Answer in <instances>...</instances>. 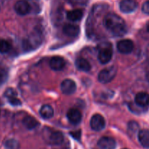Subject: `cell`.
Wrapping results in <instances>:
<instances>
[{"label": "cell", "instance_id": "19", "mask_svg": "<svg viewBox=\"0 0 149 149\" xmlns=\"http://www.w3.org/2000/svg\"><path fill=\"white\" fill-rule=\"evenodd\" d=\"M76 67L78 68L79 70L81 71H85V72H87V71H90L91 69V65H90V63L88 62V61H87L86 59L82 58H79L75 62Z\"/></svg>", "mask_w": 149, "mask_h": 149}, {"label": "cell", "instance_id": "25", "mask_svg": "<svg viewBox=\"0 0 149 149\" xmlns=\"http://www.w3.org/2000/svg\"><path fill=\"white\" fill-rule=\"evenodd\" d=\"M142 11L145 14L149 15V0L143 3L142 6Z\"/></svg>", "mask_w": 149, "mask_h": 149}, {"label": "cell", "instance_id": "18", "mask_svg": "<svg viewBox=\"0 0 149 149\" xmlns=\"http://www.w3.org/2000/svg\"><path fill=\"white\" fill-rule=\"evenodd\" d=\"M40 116L45 119H49L53 116L54 110L49 105H44L39 111Z\"/></svg>", "mask_w": 149, "mask_h": 149}, {"label": "cell", "instance_id": "29", "mask_svg": "<svg viewBox=\"0 0 149 149\" xmlns=\"http://www.w3.org/2000/svg\"><path fill=\"white\" fill-rule=\"evenodd\" d=\"M146 78H147V79H148V81H149V71H148V74H147V75H146Z\"/></svg>", "mask_w": 149, "mask_h": 149}, {"label": "cell", "instance_id": "28", "mask_svg": "<svg viewBox=\"0 0 149 149\" xmlns=\"http://www.w3.org/2000/svg\"><path fill=\"white\" fill-rule=\"evenodd\" d=\"M146 29H147V31L149 32V21L148 22V23H147V25H146Z\"/></svg>", "mask_w": 149, "mask_h": 149}, {"label": "cell", "instance_id": "22", "mask_svg": "<svg viewBox=\"0 0 149 149\" xmlns=\"http://www.w3.org/2000/svg\"><path fill=\"white\" fill-rule=\"evenodd\" d=\"M138 129H139V125H138V124L137 123V122H130L129 125H128V131H129L130 133L134 135V134H135L138 132Z\"/></svg>", "mask_w": 149, "mask_h": 149}, {"label": "cell", "instance_id": "24", "mask_svg": "<svg viewBox=\"0 0 149 149\" xmlns=\"http://www.w3.org/2000/svg\"><path fill=\"white\" fill-rule=\"evenodd\" d=\"M9 103H10L13 106H20L21 105V102L19 99H17L16 97H11V98L8 99Z\"/></svg>", "mask_w": 149, "mask_h": 149}, {"label": "cell", "instance_id": "9", "mask_svg": "<svg viewBox=\"0 0 149 149\" xmlns=\"http://www.w3.org/2000/svg\"><path fill=\"white\" fill-rule=\"evenodd\" d=\"M15 11L19 15H26L29 13L31 10V6L29 3L24 0H19L15 4Z\"/></svg>", "mask_w": 149, "mask_h": 149}, {"label": "cell", "instance_id": "7", "mask_svg": "<svg viewBox=\"0 0 149 149\" xmlns=\"http://www.w3.org/2000/svg\"><path fill=\"white\" fill-rule=\"evenodd\" d=\"M117 49L122 54H129L134 49V44L130 39H123L117 43Z\"/></svg>", "mask_w": 149, "mask_h": 149}, {"label": "cell", "instance_id": "17", "mask_svg": "<svg viewBox=\"0 0 149 149\" xmlns=\"http://www.w3.org/2000/svg\"><path fill=\"white\" fill-rule=\"evenodd\" d=\"M67 19L70 21H78L80 20L83 17V11L79 9L77 10H73L71 11H68L67 13Z\"/></svg>", "mask_w": 149, "mask_h": 149}, {"label": "cell", "instance_id": "20", "mask_svg": "<svg viewBox=\"0 0 149 149\" xmlns=\"http://www.w3.org/2000/svg\"><path fill=\"white\" fill-rule=\"evenodd\" d=\"M11 49V45L9 42L4 39H0V52L7 53Z\"/></svg>", "mask_w": 149, "mask_h": 149}, {"label": "cell", "instance_id": "26", "mask_svg": "<svg viewBox=\"0 0 149 149\" xmlns=\"http://www.w3.org/2000/svg\"><path fill=\"white\" fill-rule=\"evenodd\" d=\"M7 78V74L4 71H0V85L3 83L5 82L6 79Z\"/></svg>", "mask_w": 149, "mask_h": 149}, {"label": "cell", "instance_id": "14", "mask_svg": "<svg viewBox=\"0 0 149 149\" xmlns=\"http://www.w3.org/2000/svg\"><path fill=\"white\" fill-rule=\"evenodd\" d=\"M135 103L141 107H148L149 106V95L146 93H138L135 98Z\"/></svg>", "mask_w": 149, "mask_h": 149}, {"label": "cell", "instance_id": "10", "mask_svg": "<svg viewBox=\"0 0 149 149\" xmlns=\"http://www.w3.org/2000/svg\"><path fill=\"white\" fill-rule=\"evenodd\" d=\"M97 146L100 149H115L116 143V141L111 137H103L98 141Z\"/></svg>", "mask_w": 149, "mask_h": 149}, {"label": "cell", "instance_id": "6", "mask_svg": "<svg viewBox=\"0 0 149 149\" xmlns=\"http://www.w3.org/2000/svg\"><path fill=\"white\" fill-rule=\"evenodd\" d=\"M61 90L63 94L72 95L74 94L77 90V84L73 80L66 79L63 80L61 84Z\"/></svg>", "mask_w": 149, "mask_h": 149}, {"label": "cell", "instance_id": "21", "mask_svg": "<svg viewBox=\"0 0 149 149\" xmlns=\"http://www.w3.org/2000/svg\"><path fill=\"white\" fill-rule=\"evenodd\" d=\"M5 148L7 149H19L20 148V143L18 141L15 139L7 140L4 143Z\"/></svg>", "mask_w": 149, "mask_h": 149}, {"label": "cell", "instance_id": "3", "mask_svg": "<svg viewBox=\"0 0 149 149\" xmlns=\"http://www.w3.org/2000/svg\"><path fill=\"white\" fill-rule=\"evenodd\" d=\"M44 138L48 143L54 146L61 145L64 141V135L62 132L48 128L44 130Z\"/></svg>", "mask_w": 149, "mask_h": 149}, {"label": "cell", "instance_id": "11", "mask_svg": "<svg viewBox=\"0 0 149 149\" xmlns=\"http://www.w3.org/2000/svg\"><path fill=\"white\" fill-rule=\"evenodd\" d=\"M67 118L72 125H78L81 121V113L78 109H71L67 113Z\"/></svg>", "mask_w": 149, "mask_h": 149}, {"label": "cell", "instance_id": "15", "mask_svg": "<svg viewBox=\"0 0 149 149\" xmlns=\"http://www.w3.org/2000/svg\"><path fill=\"white\" fill-rule=\"evenodd\" d=\"M138 141L143 147L149 148V130H141L138 132Z\"/></svg>", "mask_w": 149, "mask_h": 149}, {"label": "cell", "instance_id": "5", "mask_svg": "<svg viewBox=\"0 0 149 149\" xmlns=\"http://www.w3.org/2000/svg\"><path fill=\"white\" fill-rule=\"evenodd\" d=\"M106 121L100 114H95L90 120V127L94 131H100L104 129Z\"/></svg>", "mask_w": 149, "mask_h": 149}, {"label": "cell", "instance_id": "2", "mask_svg": "<svg viewBox=\"0 0 149 149\" xmlns=\"http://www.w3.org/2000/svg\"><path fill=\"white\" fill-rule=\"evenodd\" d=\"M99 52L97 58L101 64H106L109 63L113 56V48L111 44L103 43L99 46Z\"/></svg>", "mask_w": 149, "mask_h": 149}, {"label": "cell", "instance_id": "1", "mask_svg": "<svg viewBox=\"0 0 149 149\" xmlns=\"http://www.w3.org/2000/svg\"><path fill=\"white\" fill-rule=\"evenodd\" d=\"M103 25L108 31L116 36H122L127 33L125 20L114 13H109L105 16Z\"/></svg>", "mask_w": 149, "mask_h": 149}, {"label": "cell", "instance_id": "27", "mask_svg": "<svg viewBox=\"0 0 149 149\" xmlns=\"http://www.w3.org/2000/svg\"><path fill=\"white\" fill-rule=\"evenodd\" d=\"M71 135L74 137L76 139H79L81 137V131H78V132H71Z\"/></svg>", "mask_w": 149, "mask_h": 149}, {"label": "cell", "instance_id": "16", "mask_svg": "<svg viewBox=\"0 0 149 149\" xmlns=\"http://www.w3.org/2000/svg\"><path fill=\"white\" fill-rule=\"evenodd\" d=\"M23 125H24V127L26 129L33 130L37 127L39 126V123L35 118L32 117L31 116H27L23 118Z\"/></svg>", "mask_w": 149, "mask_h": 149}, {"label": "cell", "instance_id": "4", "mask_svg": "<svg viewBox=\"0 0 149 149\" xmlns=\"http://www.w3.org/2000/svg\"><path fill=\"white\" fill-rule=\"evenodd\" d=\"M116 74V68L112 66L103 69L98 74V81L103 84H106L113 79Z\"/></svg>", "mask_w": 149, "mask_h": 149}, {"label": "cell", "instance_id": "12", "mask_svg": "<svg viewBox=\"0 0 149 149\" xmlns=\"http://www.w3.org/2000/svg\"><path fill=\"white\" fill-rule=\"evenodd\" d=\"M65 61L61 57L55 56L49 61V66L54 71H61L65 67Z\"/></svg>", "mask_w": 149, "mask_h": 149}, {"label": "cell", "instance_id": "13", "mask_svg": "<svg viewBox=\"0 0 149 149\" xmlns=\"http://www.w3.org/2000/svg\"><path fill=\"white\" fill-rule=\"evenodd\" d=\"M63 32L65 35L70 37H75L79 34L80 28L77 25L65 24L63 26Z\"/></svg>", "mask_w": 149, "mask_h": 149}, {"label": "cell", "instance_id": "8", "mask_svg": "<svg viewBox=\"0 0 149 149\" xmlns=\"http://www.w3.org/2000/svg\"><path fill=\"white\" fill-rule=\"evenodd\" d=\"M138 7V3L135 0H122L119 4L120 10L124 13H131Z\"/></svg>", "mask_w": 149, "mask_h": 149}, {"label": "cell", "instance_id": "30", "mask_svg": "<svg viewBox=\"0 0 149 149\" xmlns=\"http://www.w3.org/2000/svg\"><path fill=\"white\" fill-rule=\"evenodd\" d=\"M124 149H127V148H124Z\"/></svg>", "mask_w": 149, "mask_h": 149}, {"label": "cell", "instance_id": "23", "mask_svg": "<svg viewBox=\"0 0 149 149\" xmlns=\"http://www.w3.org/2000/svg\"><path fill=\"white\" fill-rule=\"evenodd\" d=\"M4 96L7 97V99L11 98V97H14L17 96V92L13 88H9L4 93Z\"/></svg>", "mask_w": 149, "mask_h": 149}]
</instances>
